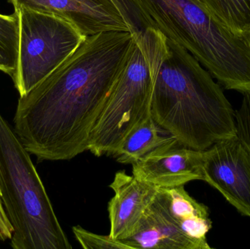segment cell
Instances as JSON below:
<instances>
[{
  "label": "cell",
  "instance_id": "cell-18",
  "mask_svg": "<svg viewBox=\"0 0 250 249\" xmlns=\"http://www.w3.org/2000/svg\"><path fill=\"white\" fill-rule=\"evenodd\" d=\"M242 34H243L245 38H246L247 41H248V43H249L250 46V26L249 27L247 28L245 31L242 32Z\"/></svg>",
  "mask_w": 250,
  "mask_h": 249
},
{
  "label": "cell",
  "instance_id": "cell-13",
  "mask_svg": "<svg viewBox=\"0 0 250 249\" xmlns=\"http://www.w3.org/2000/svg\"><path fill=\"white\" fill-rule=\"evenodd\" d=\"M19 49V18L17 12L10 16L0 14V71L14 77Z\"/></svg>",
  "mask_w": 250,
  "mask_h": 249
},
{
  "label": "cell",
  "instance_id": "cell-17",
  "mask_svg": "<svg viewBox=\"0 0 250 249\" xmlns=\"http://www.w3.org/2000/svg\"><path fill=\"white\" fill-rule=\"evenodd\" d=\"M13 235V228L9 222L6 215L1 200V192H0V241H5L10 240Z\"/></svg>",
  "mask_w": 250,
  "mask_h": 249
},
{
  "label": "cell",
  "instance_id": "cell-3",
  "mask_svg": "<svg viewBox=\"0 0 250 249\" xmlns=\"http://www.w3.org/2000/svg\"><path fill=\"white\" fill-rule=\"evenodd\" d=\"M0 192L13 249H71L29 152L0 113Z\"/></svg>",
  "mask_w": 250,
  "mask_h": 249
},
{
  "label": "cell",
  "instance_id": "cell-7",
  "mask_svg": "<svg viewBox=\"0 0 250 249\" xmlns=\"http://www.w3.org/2000/svg\"><path fill=\"white\" fill-rule=\"evenodd\" d=\"M204 151L179 142L164 145L132 164V175L158 189L185 186L204 180Z\"/></svg>",
  "mask_w": 250,
  "mask_h": 249
},
{
  "label": "cell",
  "instance_id": "cell-9",
  "mask_svg": "<svg viewBox=\"0 0 250 249\" xmlns=\"http://www.w3.org/2000/svg\"><path fill=\"white\" fill-rule=\"evenodd\" d=\"M109 187L114 195L108 203V235L113 239L123 241L135 232L159 189L125 171L115 174Z\"/></svg>",
  "mask_w": 250,
  "mask_h": 249
},
{
  "label": "cell",
  "instance_id": "cell-5",
  "mask_svg": "<svg viewBox=\"0 0 250 249\" xmlns=\"http://www.w3.org/2000/svg\"><path fill=\"white\" fill-rule=\"evenodd\" d=\"M17 69L13 77L20 96L27 94L86 39L73 24L54 15L21 7Z\"/></svg>",
  "mask_w": 250,
  "mask_h": 249
},
{
  "label": "cell",
  "instance_id": "cell-4",
  "mask_svg": "<svg viewBox=\"0 0 250 249\" xmlns=\"http://www.w3.org/2000/svg\"><path fill=\"white\" fill-rule=\"evenodd\" d=\"M132 35L133 44L91 133L88 151L98 157L114 156L129 133L151 115L167 38L154 29Z\"/></svg>",
  "mask_w": 250,
  "mask_h": 249
},
{
  "label": "cell",
  "instance_id": "cell-11",
  "mask_svg": "<svg viewBox=\"0 0 250 249\" xmlns=\"http://www.w3.org/2000/svg\"><path fill=\"white\" fill-rule=\"evenodd\" d=\"M161 190L169 213L182 230L189 238L209 246L207 235L212 228V223L208 207L192 198L185 186Z\"/></svg>",
  "mask_w": 250,
  "mask_h": 249
},
{
  "label": "cell",
  "instance_id": "cell-2",
  "mask_svg": "<svg viewBox=\"0 0 250 249\" xmlns=\"http://www.w3.org/2000/svg\"><path fill=\"white\" fill-rule=\"evenodd\" d=\"M151 113L160 128L195 150L237 135L235 111L221 88L188 50L167 38Z\"/></svg>",
  "mask_w": 250,
  "mask_h": 249
},
{
  "label": "cell",
  "instance_id": "cell-10",
  "mask_svg": "<svg viewBox=\"0 0 250 249\" xmlns=\"http://www.w3.org/2000/svg\"><path fill=\"white\" fill-rule=\"evenodd\" d=\"M130 249H209L189 238L169 213L166 197L159 189L135 232L121 241Z\"/></svg>",
  "mask_w": 250,
  "mask_h": 249
},
{
  "label": "cell",
  "instance_id": "cell-8",
  "mask_svg": "<svg viewBox=\"0 0 250 249\" xmlns=\"http://www.w3.org/2000/svg\"><path fill=\"white\" fill-rule=\"evenodd\" d=\"M15 10L25 7L54 15L73 24L84 36L101 32H129L112 0H8Z\"/></svg>",
  "mask_w": 250,
  "mask_h": 249
},
{
  "label": "cell",
  "instance_id": "cell-6",
  "mask_svg": "<svg viewBox=\"0 0 250 249\" xmlns=\"http://www.w3.org/2000/svg\"><path fill=\"white\" fill-rule=\"evenodd\" d=\"M204 180L242 216L250 218V152L238 137L204 151Z\"/></svg>",
  "mask_w": 250,
  "mask_h": 249
},
{
  "label": "cell",
  "instance_id": "cell-16",
  "mask_svg": "<svg viewBox=\"0 0 250 249\" xmlns=\"http://www.w3.org/2000/svg\"><path fill=\"white\" fill-rule=\"evenodd\" d=\"M240 107L235 111L237 136L250 152V90L243 92Z\"/></svg>",
  "mask_w": 250,
  "mask_h": 249
},
{
  "label": "cell",
  "instance_id": "cell-12",
  "mask_svg": "<svg viewBox=\"0 0 250 249\" xmlns=\"http://www.w3.org/2000/svg\"><path fill=\"white\" fill-rule=\"evenodd\" d=\"M163 130L150 115L126 136L114 157L120 163L132 165L157 148L178 142L171 134H162Z\"/></svg>",
  "mask_w": 250,
  "mask_h": 249
},
{
  "label": "cell",
  "instance_id": "cell-15",
  "mask_svg": "<svg viewBox=\"0 0 250 249\" xmlns=\"http://www.w3.org/2000/svg\"><path fill=\"white\" fill-rule=\"evenodd\" d=\"M76 240L85 249H130L127 245L113 239L109 235H101L89 232L81 226L73 228Z\"/></svg>",
  "mask_w": 250,
  "mask_h": 249
},
{
  "label": "cell",
  "instance_id": "cell-14",
  "mask_svg": "<svg viewBox=\"0 0 250 249\" xmlns=\"http://www.w3.org/2000/svg\"><path fill=\"white\" fill-rule=\"evenodd\" d=\"M218 20L242 33L250 26V0H198Z\"/></svg>",
  "mask_w": 250,
  "mask_h": 249
},
{
  "label": "cell",
  "instance_id": "cell-1",
  "mask_svg": "<svg viewBox=\"0 0 250 249\" xmlns=\"http://www.w3.org/2000/svg\"><path fill=\"white\" fill-rule=\"evenodd\" d=\"M133 42L129 32L86 37L20 96L13 129L29 153L39 162L64 161L88 151L91 133Z\"/></svg>",
  "mask_w": 250,
  "mask_h": 249
}]
</instances>
